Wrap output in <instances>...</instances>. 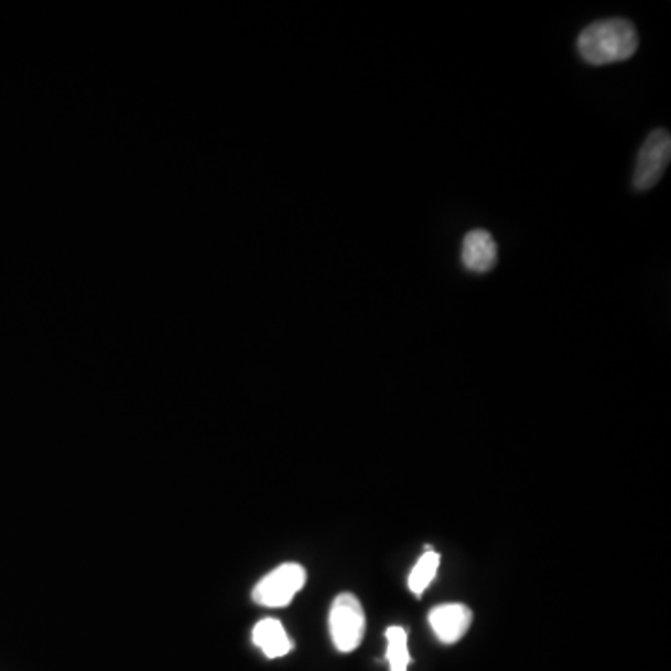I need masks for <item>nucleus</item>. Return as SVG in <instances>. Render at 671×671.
Instances as JSON below:
<instances>
[{
    "label": "nucleus",
    "mask_w": 671,
    "mask_h": 671,
    "mask_svg": "<svg viewBox=\"0 0 671 671\" xmlns=\"http://www.w3.org/2000/svg\"><path fill=\"white\" fill-rule=\"evenodd\" d=\"M576 51L589 66L629 61L638 51V32L627 19H603L587 24L576 40Z\"/></svg>",
    "instance_id": "f257e3e1"
},
{
    "label": "nucleus",
    "mask_w": 671,
    "mask_h": 671,
    "mask_svg": "<svg viewBox=\"0 0 671 671\" xmlns=\"http://www.w3.org/2000/svg\"><path fill=\"white\" fill-rule=\"evenodd\" d=\"M328 629L339 653H353L366 635V614L353 593H339L331 606Z\"/></svg>",
    "instance_id": "f03ea898"
},
{
    "label": "nucleus",
    "mask_w": 671,
    "mask_h": 671,
    "mask_svg": "<svg viewBox=\"0 0 671 671\" xmlns=\"http://www.w3.org/2000/svg\"><path fill=\"white\" fill-rule=\"evenodd\" d=\"M306 584V569L299 563H282L280 567L267 573L255 589L252 600L267 608H284L295 599L296 593Z\"/></svg>",
    "instance_id": "7ed1b4c3"
},
{
    "label": "nucleus",
    "mask_w": 671,
    "mask_h": 671,
    "mask_svg": "<svg viewBox=\"0 0 671 671\" xmlns=\"http://www.w3.org/2000/svg\"><path fill=\"white\" fill-rule=\"evenodd\" d=\"M671 159L670 131L657 129L649 134L638 153L632 185L636 191H651L664 176Z\"/></svg>",
    "instance_id": "20e7f679"
},
{
    "label": "nucleus",
    "mask_w": 671,
    "mask_h": 671,
    "mask_svg": "<svg viewBox=\"0 0 671 671\" xmlns=\"http://www.w3.org/2000/svg\"><path fill=\"white\" fill-rule=\"evenodd\" d=\"M472 619L474 614L463 603H446L430 612L431 629L446 646L457 643L466 635V630L470 629Z\"/></svg>",
    "instance_id": "39448f33"
},
{
    "label": "nucleus",
    "mask_w": 671,
    "mask_h": 671,
    "mask_svg": "<svg viewBox=\"0 0 671 671\" xmlns=\"http://www.w3.org/2000/svg\"><path fill=\"white\" fill-rule=\"evenodd\" d=\"M461 261L466 271L476 272V274L493 271L498 261V245H496L495 237L481 228L468 231L463 239V247H461Z\"/></svg>",
    "instance_id": "423d86ee"
},
{
    "label": "nucleus",
    "mask_w": 671,
    "mask_h": 671,
    "mask_svg": "<svg viewBox=\"0 0 671 671\" xmlns=\"http://www.w3.org/2000/svg\"><path fill=\"white\" fill-rule=\"evenodd\" d=\"M252 641L260 648L267 659H280L293 649V641L285 632L284 625L279 619L266 617L256 624L252 630Z\"/></svg>",
    "instance_id": "0eeeda50"
},
{
    "label": "nucleus",
    "mask_w": 671,
    "mask_h": 671,
    "mask_svg": "<svg viewBox=\"0 0 671 671\" xmlns=\"http://www.w3.org/2000/svg\"><path fill=\"white\" fill-rule=\"evenodd\" d=\"M439 565H441V556L436 552H424L409 575V589L420 597L431 586V582L435 581Z\"/></svg>",
    "instance_id": "6e6552de"
},
{
    "label": "nucleus",
    "mask_w": 671,
    "mask_h": 671,
    "mask_svg": "<svg viewBox=\"0 0 671 671\" xmlns=\"http://www.w3.org/2000/svg\"><path fill=\"white\" fill-rule=\"evenodd\" d=\"M387 660L390 671H407L411 664V653L407 646V630L403 627H390L387 630Z\"/></svg>",
    "instance_id": "1a4fd4ad"
}]
</instances>
